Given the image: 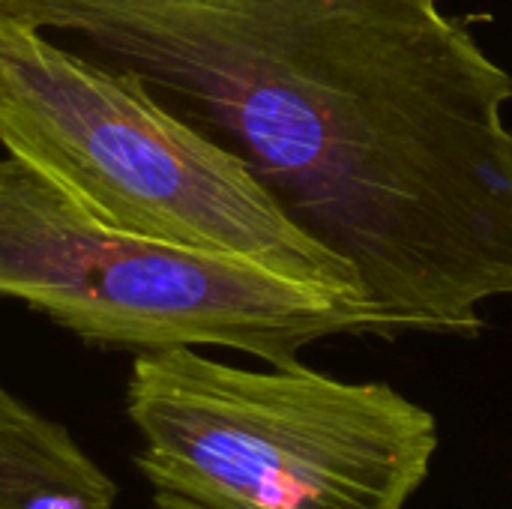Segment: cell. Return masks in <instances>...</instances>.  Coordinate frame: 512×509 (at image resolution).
<instances>
[{"mask_svg":"<svg viewBox=\"0 0 512 509\" xmlns=\"http://www.w3.org/2000/svg\"><path fill=\"white\" fill-rule=\"evenodd\" d=\"M234 150L387 336L512 297V75L438 0H0Z\"/></svg>","mask_w":512,"mask_h":509,"instance_id":"1","label":"cell"},{"mask_svg":"<svg viewBox=\"0 0 512 509\" xmlns=\"http://www.w3.org/2000/svg\"><path fill=\"white\" fill-rule=\"evenodd\" d=\"M126 417L150 509H405L441 441L432 411L390 384L198 348L138 354Z\"/></svg>","mask_w":512,"mask_h":509,"instance_id":"2","label":"cell"},{"mask_svg":"<svg viewBox=\"0 0 512 509\" xmlns=\"http://www.w3.org/2000/svg\"><path fill=\"white\" fill-rule=\"evenodd\" d=\"M0 144L99 222L360 294L249 165L162 105L132 72L54 45L0 12Z\"/></svg>","mask_w":512,"mask_h":509,"instance_id":"3","label":"cell"},{"mask_svg":"<svg viewBox=\"0 0 512 509\" xmlns=\"http://www.w3.org/2000/svg\"><path fill=\"white\" fill-rule=\"evenodd\" d=\"M0 297L93 348H228L270 366L318 339L384 333L366 297L264 264L117 231L27 162L0 156Z\"/></svg>","mask_w":512,"mask_h":509,"instance_id":"4","label":"cell"},{"mask_svg":"<svg viewBox=\"0 0 512 509\" xmlns=\"http://www.w3.org/2000/svg\"><path fill=\"white\" fill-rule=\"evenodd\" d=\"M117 495L66 426L0 381V509H114Z\"/></svg>","mask_w":512,"mask_h":509,"instance_id":"5","label":"cell"}]
</instances>
